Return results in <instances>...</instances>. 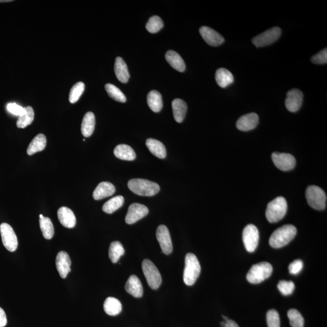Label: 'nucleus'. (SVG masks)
Wrapping results in <instances>:
<instances>
[{
	"instance_id": "f257e3e1",
	"label": "nucleus",
	"mask_w": 327,
	"mask_h": 327,
	"mask_svg": "<svg viewBox=\"0 0 327 327\" xmlns=\"http://www.w3.org/2000/svg\"><path fill=\"white\" fill-rule=\"evenodd\" d=\"M297 234V229L293 225H285L278 228L270 236L269 244L271 247H284L293 240Z\"/></svg>"
},
{
	"instance_id": "f03ea898",
	"label": "nucleus",
	"mask_w": 327,
	"mask_h": 327,
	"mask_svg": "<svg viewBox=\"0 0 327 327\" xmlns=\"http://www.w3.org/2000/svg\"><path fill=\"white\" fill-rule=\"evenodd\" d=\"M128 187L132 192L142 196H152L160 190L156 183L144 179H132L129 181Z\"/></svg>"
},
{
	"instance_id": "7ed1b4c3",
	"label": "nucleus",
	"mask_w": 327,
	"mask_h": 327,
	"mask_svg": "<svg viewBox=\"0 0 327 327\" xmlns=\"http://www.w3.org/2000/svg\"><path fill=\"white\" fill-rule=\"evenodd\" d=\"M287 211V200L284 197L280 196L268 204L265 216L268 222H277L284 218Z\"/></svg>"
},
{
	"instance_id": "20e7f679",
	"label": "nucleus",
	"mask_w": 327,
	"mask_h": 327,
	"mask_svg": "<svg viewBox=\"0 0 327 327\" xmlns=\"http://www.w3.org/2000/svg\"><path fill=\"white\" fill-rule=\"evenodd\" d=\"M200 273V265L196 256L193 254H188L185 258L183 280L187 286H192L199 278Z\"/></svg>"
},
{
	"instance_id": "39448f33",
	"label": "nucleus",
	"mask_w": 327,
	"mask_h": 327,
	"mask_svg": "<svg viewBox=\"0 0 327 327\" xmlns=\"http://www.w3.org/2000/svg\"><path fill=\"white\" fill-rule=\"evenodd\" d=\"M273 267L267 262H262L253 265L247 274V280L251 284H260L270 278Z\"/></svg>"
},
{
	"instance_id": "423d86ee",
	"label": "nucleus",
	"mask_w": 327,
	"mask_h": 327,
	"mask_svg": "<svg viewBox=\"0 0 327 327\" xmlns=\"http://www.w3.org/2000/svg\"><path fill=\"white\" fill-rule=\"evenodd\" d=\"M306 198L309 205L313 209L318 210L325 209L326 195L321 188L316 186H309L306 190Z\"/></svg>"
},
{
	"instance_id": "0eeeda50",
	"label": "nucleus",
	"mask_w": 327,
	"mask_h": 327,
	"mask_svg": "<svg viewBox=\"0 0 327 327\" xmlns=\"http://www.w3.org/2000/svg\"><path fill=\"white\" fill-rule=\"evenodd\" d=\"M142 271L152 289L157 290L161 286L162 278L159 270L151 261L145 260L142 264Z\"/></svg>"
},
{
	"instance_id": "6e6552de",
	"label": "nucleus",
	"mask_w": 327,
	"mask_h": 327,
	"mask_svg": "<svg viewBox=\"0 0 327 327\" xmlns=\"http://www.w3.org/2000/svg\"><path fill=\"white\" fill-rule=\"evenodd\" d=\"M0 234L3 244L8 251L14 252L17 250L18 245L17 236L11 225L7 223H3L0 225Z\"/></svg>"
},
{
	"instance_id": "1a4fd4ad",
	"label": "nucleus",
	"mask_w": 327,
	"mask_h": 327,
	"mask_svg": "<svg viewBox=\"0 0 327 327\" xmlns=\"http://www.w3.org/2000/svg\"><path fill=\"white\" fill-rule=\"evenodd\" d=\"M242 239L246 250L250 253L254 252L258 247L260 239L257 227L253 224L246 226L242 233Z\"/></svg>"
},
{
	"instance_id": "9d476101",
	"label": "nucleus",
	"mask_w": 327,
	"mask_h": 327,
	"mask_svg": "<svg viewBox=\"0 0 327 327\" xmlns=\"http://www.w3.org/2000/svg\"><path fill=\"white\" fill-rule=\"evenodd\" d=\"M281 29L274 27L257 35L252 40V43L257 47H264L274 43L280 37Z\"/></svg>"
},
{
	"instance_id": "9b49d317",
	"label": "nucleus",
	"mask_w": 327,
	"mask_h": 327,
	"mask_svg": "<svg viewBox=\"0 0 327 327\" xmlns=\"http://www.w3.org/2000/svg\"><path fill=\"white\" fill-rule=\"evenodd\" d=\"M271 158L275 166L281 170L289 171L296 166L295 158L289 154L274 152L272 154Z\"/></svg>"
},
{
	"instance_id": "f8f14e48",
	"label": "nucleus",
	"mask_w": 327,
	"mask_h": 327,
	"mask_svg": "<svg viewBox=\"0 0 327 327\" xmlns=\"http://www.w3.org/2000/svg\"><path fill=\"white\" fill-rule=\"evenodd\" d=\"M157 238L163 253L165 255H170L173 251V245L169 231L166 225H161L158 227L157 231Z\"/></svg>"
},
{
	"instance_id": "ddd939ff",
	"label": "nucleus",
	"mask_w": 327,
	"mask_h": 327,
	"mask_svg": "<svg viewBox=\"0 0 327 327\" xmlns=\"http://www.w3.org/2000/svg\"><path fill=\"white\" fill-rule=\"evenodd\" d=\"M148 209L146 206L141 204H132L129 207L127 215L125 216V222L128 224H133L139 220L147 215Z\"/></svg>"
},
{
	"instance_id": "4468645a",
	"label": "nucleus",
	"mask_w": 327,
	"mask_h": 327,
	"mask_svg": "<svg viewBox=\"0 0 327 327\" xmlns=\"http://www.w3.org/2000/svg\"><path fill=\"white\" fill-rule=\"evenodd\" d=\"M303 93L300 90L293 89L289 90L287 93L286 107L288 111L296 112L299 111L303 102Z\"/></svg>"
},
{
	"instance_id": "2eb2a0df",
	"label": "nucleus",
	"mask_w": 327,
	"mask_h": 327,
	"mask_svg": "<svg viewBox=\"0 0 327 327\" xmlns=\"http://www.w3.org/2000/svg\"><path fill=\"white\" fill-rule=\"evenodd\" d=\"M199 33L207 44L211 46H219L224 43V39L221 35L213 29L203 27L199 29Z\"/></svg>"
},
{
	"instance_id": "dca6fc26",
	"label": "nucleus",
	"mask_w": 327,
	"mask_h": 327,
	"mask_svg": "<svg viewBox=\"0 0 327 327\" xmlns=\"http://www.w3.org/2000/svg\"><path fill=\"white\" fill-rule=\"evenodd\" d=\"M259 116L255 113H250L242 116L236 122V128L239 131L247 132L253 130L258 125Z\"/></svg>"
},
{
	"instance_id": "f3484780",
	"label": "nucleus",
	"mask_w": 327,
	"mask_h": 327,
	"mask_svg": "<svg viewBox=\"0 0 327 327\" xmlns=\"http://www.w3.org/2000/svg\"><path fill=\"white\" fill-rule=\"evenodd\" d=\"M71 260L69 255L66 251L58 253L56 258V267L60 276L66 278L71 271Z\"/></svg>"
},
{
	"instance_id": "a211bd4d",
	"label": "nucleus",
	"mask_w": 327,
	"mask_h": 327,
	"mask_svg": "<svg viewBox=\"0 0 327 327\" xmlns=\"http://www.w3.org/2000/svg\"><path fill=\"white\" fill-rule=\"evenodd\" d=\"M58 218L61 224L68 229L75 228L77 223L76 215L72 210L62 207L58 210Z\"/></svg>"
},
{
	"instance_id": "6ab92c4d",
	"label": "nucleus",
	"mask_w": 327,
	"mask_h": 327,
	"mask_svg": "<svg viewBox=\"0 0 327 327\" xmlns=\"http://www.w3.org/2000/svg\"><path fill=\"white\" fill-rule=\"evenodd\" d=\"M125 289L135 297H141L143 295V287L140 279L136 275H132L129 277L125 284Z\"/></svg>"
},
{
	"instance_id": "aec40b11",
	"label": "nucleus",
	"mask_w": 327,
	"mask_h": 327,
	"mask_svg": "<svg viewBox=\"0 0 327 327\" xmlns=\"http://www.w3.org/2000/svg\"><path fill=\"white\" fill-rule=\"evenodd\" d=\"M115 192V187L109 182L99 183L93 193V199L101 200L113 195Z\"/></svg>"
},
{
	"instance_id": "412c9836",
	"label": "nucleus",
	"mask_w": 327,
	"mask_h": 327,
	"mask_svg": "<svg viewBox=\"0 0 327 327\" xmlns=\"http://www.w3.org/2000/svg\"><path fill=\"white\" fill-rule=\"evenodd\" d=\"M115 73L119 82L127 83L130 79L127 64L121 57H117L115 60Z\"/></svg>"
},
{
	"instance_id": "4be33fe9",
	"label": "nucleus",
	"mask_w": 327,
	"mask_h": 327,
	"mask_svg": "<svg viewBox=\"0 0 327 327\" xmlns=\"http://www.w3.org/2000/svg\"><path fill=\"white\" fill-rule=\"evenodd\" d=\"M146 145L148 149L155 157L160 158V159H164L166 157V147L161 141L155 140V139L148 138L146 141Z\"/></svg>"
},
{
	"instance_id": "5701e85b",
	"label": "nucleus",
	"mask_w": 327,
	"mask_h": 327,
	"mask_svg": "<svg viewBox=\"0 0 327 327\" xmlns=\"http://www.w3.org/2000/svg\"><path fill=\"white\" fill-rule=\"evenodd\" d=\"M95 126V116L91 112H87L84 118L82 124V133L84 137L88 138L93 134Z\"/></svg>"
},
{
	"instance_id": "b1692460",
	"label": "nucleus",
	"mask_w": 327,
	"mask_h": 327,
	"mask_svg": "<svg viewBox=\"0 0 327 327\" xmlns=\"http://www.w3.org/2000/svg\"><path fill=\"white\" fill-rule=\"evenodd\" d=\"M166 59L168 64L178 71L183 72L186 70V64L182 58L176 52L168 51L166 54Z\"/></svg>"
},
{
	"instance_id": "393cba45",
	"label": "nucleus",
	"mask_w": 327,
	"mask_h": 327,
	"mask_svg": "<svg viewBox=\"0 0 327 327\" xmlns=\"http://www.w3.org/2000/svg\"><path fill=\"white\" fill-rule=\"evenodd\" d=\"M215 79L217 84L222 88L231 85L234 82V76L229 70L224 68H220L216 70Z\"/></svg>"
},
{
	"instance_id": "a878e982",
	"label": "nucleus",
	"mask_w": 327,
	"mask_h": 327,
	"mask_svg": "<svg viewBox=\"0 0 327 327\" xmlns=\"http://www.w3.org/2000/svg\"><path fill=\"white\" fill-rule=\"evenodd\" d=\"M172 109L174 118L177 122H182L185 118L187 106L185 102L181 99H175L172 102Z\"/></svg>"
},
{
	"instance_id": "bb28decb",
	"label": "nucleus",
	"mask_w": 327,
	"mask_h": 327,
	"mask_svg": "<svg viewBox=\"0 0 327 327\" xmlns=\"http://www.w3.org/2000/svg\"><path fill=\"white\" fill-rule=\"evenodd\" d=\"M114 155L119 159L126 161H133L136 158L134 149L128 145L119 144L115 148Z\"/></svg>"
},
{
	"instance_id": "cd10ccee",
	"label": "nucleus",
	"mask_w": 327,
	"mask_h": 327,
	"mask_svg": "<svg viewBox=\"0 0 327 327\" xmlns=\"http://www.w3.org/2000/svg\"><path fill=\"white\" fill-rule=\"evenodd\" d=\"M47 140L43 134H39L35 137L29 144L27 154L32 155L37 152L43 151L46 146Z\"/></svg>"
},
{
	"instance_id": "c85d7f7f",
	"label": "nucleus",
	"mask_w": 327,
	"mask_h": 327,
	"mask_svg": "<svg viewBox=\"0 0 327 327\" xmlns=\"http://www.w3.org/2000/svg\"><path fill=\"white\" fill-rule=\"evenodd\" d=\"M104 310L110 316L118 315L121 312V303L115 297H109L104 303Z\"/></svg>"
},
{
	"instance_id": "c756f323",
	"label": "nucleus",
	"mask_w": 327,
	"mask_h": 327,
	"mask_svg": "<svg viewBox=\"0 0 327 327\" xmlns=\"http://www.w3.org/2000/svg\"><path fill=\"white\" fill-rule=\"evenodd\" d=\"M147 104L152 111L160 112L163 106L161 93L157 90H152L147 95Z\"/></svg>"
},
{
	"instance_id": "7c9ffc66",
	"label": "nucleus",
	"mask_w": 327,
	"mask_h": 327,
	"mask_svg": "<svg viewBox=\"0 0 327 327\" xmlns=\"http://www.w3.org/2000/svg\"><path fill=\"white\" fill-rule=\"evenodd\" d=\"M124 199L122 196H116L107 202L103 205V210L108 214H112L124 205Z\"/></svg>"
},
{
	"instance_id": "2f4dec72",
	"label": "nucleus",
	"mask_w": 327,
	"mask_h": 327,
	"mask_svg": "<svg viewBox=\"0 0 327 327\" xmlns=\"http://www.w3.org/2000/svg\"><path fill=\"white\" fill-rule=\"evenodd\" d=\"M125 250L124 247L120 242H112L110 245L109 250V256L110 260L113 263H116L119 260V259L124 254Z\"/></svg>"
},
{
	"instance_id": "473e14b6",
	"label": "nucleus",
	"mask_w": 327,
	"mask_h": 327,
	"mask_svg": "<svg viewBox=\"0 0 327 327\" xmlns=\"http://www.w3.org/2000/svg\"><path fill=\"white\" fill-rule=\"evenodd\" d=\"M25 112L21 116H18L17 126L19 129H24L32 124L34 119V111L31 106L24 108Z\"/></svg>"
},
{
	"instance_id": "72a5a7b5",
	"label": "nucleus",
	"mask_w": 327,
	"mask_h": 327,
	"mask_svg": "<svg viewBox=\"0 0 327 327\" xmlns=\"http://www.w3.org/2000/svg\"><path fill=\"white\" fill-rule=\"evenodd\" d=\"M40 229L45 239H51L54 235V228L51 220L44 217L43 215H40Z\"/></svg>"
},
{
	"instance_id": "f704fd0d",
	"label": "nucleus",
	"mask_w": 327,
	"mask_h": 327,
	"mask_svg": "<svg viewBox=\"0 0 327 327\" xmlns=\"http://www.w3.org/2000/svg\"><path fill=\"white\" fill-rule=\"evenodd\" d=\"M106 92L111 98L119 103L126 102V97L121 90L112 84H107L105 86Z\"/></svg>"
},
{
	"instance_id": "c9c22d12",
	"label": "nucleus",
	"mask_w": 327,
	"mask_h": 327,
	"mask_svg": "<svg viewBox=\"0 0 327 327\" xmlns=\"http://www.w3.org/2000/svg\"><path fill=\"white\" fill-rule=\"evenodd\" d=\"M290 325L292 327H304V319L298 310L290 309L287 313Z\"/></svg>"
},
{
	"instance_id": "e433bc0d",
	"label": "nucleus",
	"mask_w": 327,
	"mask_h": 327,
	"mask_svg": "<svg viewBox=\"0 0 327 327\" xmlns=\"http://www.w3.org/2000/svg\"><path fill=\"white\" fill-rule=\"evenodd\" d=\"M163 20L158 16L152 17L146 24L147 30L152 34L157 33L163 28Z\"/></svg>"
},
{
	"instance_id": "4c0bfd02",
	"label": "nucleus",
	"mask_w": 327,
	"mask_h": 327,
	"mask_svg": "<svg viewBox=\"0 0 327 327\" xmlns=\"http://www.w3.org/2000/svg\"><path fill=\"white\" fill-rule=\"evenodd\" d=\"M85 89V85L82 82H79L73 85L69 93V102L74 104L79 101Z\"/></svg>"
},
{
	"instance_id": "58836bf2",
	"label": "nucleus",
	"mask_w": 327,
	"mask_h": 327,
	"mask_svg": "<svg viewBox=\"0 0 327 327\" xmlns=\"http://www.w3.org/2000/svg\"><path fill=\"white\" fill-rule=\"evenodd\" d=\"M278 288L283 295L288 296L292 294L295 286L292 281H281L278 284Z\"/></svg>"
},
{
	"instance_id": "ea45409f",
	"label": "nucleus",
	"mask_w": 327,
	"mask_h": 327,
	"mask_svg": "<svg viewBox=\"0 0 327 327\" xmlns=\"http://www.w3.org/2000/svg\"><path fill=\"white\" fill-rule=\"evenodd\" d=\"M268 327H281L279 313L276 310L272 309L267 313Z\"/></svg>"
},
{
	"instance_id": "a19ab883",
	"label": "nucleus",
	"mask_w": 327,
	"mask_h": 327,
	"mask_svg": "<svg viewBox=\"0 0 327 327\" xmlns=\"http://www.w3.org/2000/svg\"><path fill=\"white\" fill-rule=\"evenodd\" d=\"M311 61L314 64H323L327 63V49L324 48L319 53L315 55L311 58Z\"/></svg>"
},
{
	"instance_id": "79ce46f5",
	"label": "nucleus",
	"mask_w": 327,
	"mask_h": 327,
	"mask_svg": "<svg viewBox=\"0 0 327 327\" xmlns=\"http://www.w3.org/2000/svg\"><path fill=\"white\" fill-rule=\"evenodd\" d=\"M7 110L10 113H12V114L18 116L22 115L25 112L24 108L15 103L8 104Z\"/></svg>"
},
{
	"instance_id": "37998d69",
	"label": "nucleus",
	"mask_w": 327,
	"mask_h": 327,
	"mask_svg": "<svg viewBox=\"0 0 327 327\" xmlns=\"http://www.w3.org/2000/svg\"><path fill=\"white\" fill-rule=\"evenodd\" d=\"M304 266L303 262L299 260L294 261L289 265V270L291 274H297L302 270Z\"/></svg>"
},
{
	"instance_id": "c03bdc74",
	"label": "nucleus",
	"mask_w": 327,
	"mask_h": 327,
	"mask_svg": "<svg viewBox=\"0 0 327 327\" xmlns=\"http://www.w3.org/2000/svg\"><path fill=\"white\" fill-rule=\"evenodd\" d=\"M8 320L6 313L3 309L0 307V327H5L7 325Z\"/></svg>"
},
{
	"instance_id": "a18cd8bd",
	"label": "nucleus",
	"mask_w": 327,
	"mask_h": 327,
	"mask_svg": "<svg viewBox=\"0 0 327 327\" xmlns=\"http://www.w3.org/2000/svg\"><path fill=\"white\" fill-rule=\"evenodd\" d=\"M225 327H239L238 323L234 321V320L229 319L228 321L225 322Z\"/></svg>"
},
{
	"instance_id": "49530a36",
	"label": "nucleus",
	"mask_w": 327,
	"mask_h": 327,
	"mask_svg": "<svg viewBox=\"0 0 327 327\" xmlns=\"http://www.w3.org/2000/svg\"><path fill=\"white\" fill-rule=\"evenodd\" d=\"M12 0H0V2H11Z\"/></svg>"
},
{
	"instance_id": "de8ad7c7",
	"label": "nucleus",
	"mask_w": 327,
	"mask_h": 327,
	"mask_svg": "<svg viewBox=\"0 0 327 327\" xmlns=\"http://www.w3.org/2000/svg\"><path fill=\"white\" fill-rule=\"evenodd\" d=\"M222 318L225 320V322L228 321V320L229 319L228 317H226L225 316H222Z\"/></svg>"
}]
</instances>
